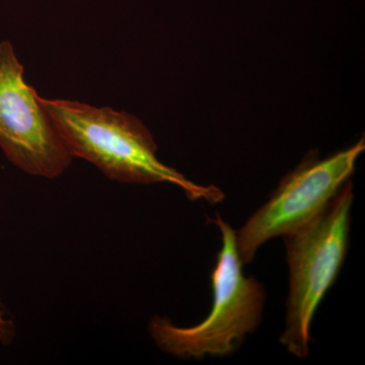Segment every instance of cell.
I'll return each instance as SVG.
<instances>
[{
  "label": "cell",
  "instance_id": "4",
  "mask_svg": "<svg viewBox=\"0 0 365 365\" xmlns=\"http://www.w3.org/2000/svg\"><path fill=\"white\" fill-rule=\"evenodd\" d=\"M365 150L364 139L325 158H307L237 232L242 264L253 261L269 240L294 234L321 215L349 181Z\"/></svg>",
  "mask_w": 365,
  "mask_h": 365
},
{
  "label": "cell",
  "instance_id": "5",
  "mask_svg": "<svg viewBox=\"0 0 365 365\" xmlns=\"http://www.w3.org/2000/svg\"><path fill=\"white\" fill-rule=\"evenodd\" d=\"M0 148L7 160L32 176L55 179L72 157L24 78V66L9 41L0 42Z\"/></svg>",
  "mask_w": 365,
  "mask_h": 365
},
{
  "label": "cell",
  "instance_id": "6",
  "mask_svg": "<svg viewBox=\"0 0 365 365\" xmlns=\"http://www.w3.org/2000/svg\"><path fill=\"white\" fill-rule=\"evenodd\" d=\"M16 336V325L6 307L0 300V343L11 344Z\"/></svg>",
  "mask_w": 365,
  "mask_h": 365
},
{
  "label": "cell",
  "instance_id": "1",
  "mask_svg": "<svg viewBox=\"0 0 365 365\" xmlns=\"http://www.w3.org/2000/svg\"><path fill=\"white\" fill-rule=\"evenodd\" d=\"M40 101L72 158L88 160L109 179L129 184L170 182L191 200L217 203L225 198L222 190L190 181L160 162L153 134L134 115L78 101Z\"/></svg>",
  "mask_w": 365,
  "mask_h": 365
},
{
  "label": "cell",
  "instance_id": "3",
  "mask_svg": "<svg viewBox=\"0 0 365 365\" xmlns=\"http://www.w3.org/2000/svg\"><path fill=\"white\" fill-rule=\"evenodd\" d=\"M353 200L352 182L348 181L321 215L284 237L289 288L280 342L299 359L309 356L314 314L344 263Z\"/></svg>",
  "mask_w": 365,
  "mask_h": 365
},
{
  "label": "cell",
  "instance_id": "2",
  "mask_svg": "<svg viewBox=\"0 0 365 365\" xmlns=\"http://www.w3.org/2000/svg\"><path fill=\"white\" fill-rule=\"evenodd\" d=\"M209 220L220 230L222 249L211 273L213 299L208 316L192 327H179L158 316L148 323V332L158 347L178 359L232 354L260 325L265 306L263 284L242 272L237 232L218 213Z\"/></svg>",
  "mask_w": 365,
  "mask_h": 365
}]
</instances>
